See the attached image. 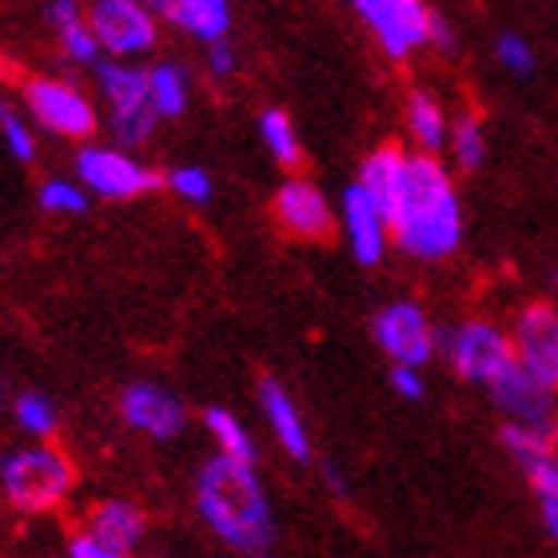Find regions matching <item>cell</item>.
<instances>
[{"label":"cell","instance_id":"1","mask_svg":"<svg viewBox=\"0 0 558 558\" xmlns=\"http://www.w3.org/2000/svg\"><path fill=\"white\" fill-rule=\"evenodd\" d=\"M391 244L415 259H447L463 244V199L451 168L435 156L408 151L396 199L387 204Z\"/></svg>","mask_w":558,"mask_h":558},{"label":"cell","instance_id":"2","mask_svg":"<svg viewBox=\"0 0 558 558\" xmlns=\"http://www.w3.org/2000/svg\"><path fill=\"white\" fill-rule=\"evenodd\" d=\"M196 511L208 531L240 558H271L276 511L256 463H232L211 454L196 471Z\"/></svg>","mask_w":558,"mask_h":558},{"label":"cell","instance_id":"3","mask_svg":"<svg viewBox=\"0 0 558 558\" xmlns=\"http://www.w3.org/2000/svg\"><path fill=\"white\" fill-rule=\"evenodd\" d=\"M76 487V466L57 442H24L0 454V495L12 511L48 514Z\"/></svg>","mask_w":558,"mask_h":558},{"label":"cell","instance_id":"4","mask_svg":"<svg viewBox=\"0 0 558 558\" xmlns=\"http://www.w3.org/2000/svg\"><path fill=\"white\" fill-rule=\"evenodd\" d=\"M96 93L105 100V129L112 136V148L136 151L144 148L160 120L148 108V76L144 64H124V60H100L93 69Z\"/></svg>","mask_w":558,"mask_h":558},{"label":"cell","instance_id":"5","mask_svg":"<svg viewBox=\"0 0 558 558\" xmlns=\"http://www.w3.org/2000/svg\"><path fill=\"white\" fill-rule=\"evenodd\" d=\"M435 351L451 363L459 379L475 387L499 384L514 367L511 331H502L495 319H463L451 327H435Z\"/></svg>","mask_w":558,"mask_h":558},{"label":"cell","instance_id":"6","mask_svg":"<svg viewBox=\"0 0 558 558\" xmlns=\"http://www.w3.org/2000/svg\"><path fill=\"white\" fill-rule=\"evenodd\" d=\"M24 117L40 132H52L60 140H93L100 129V108L81 84L64 81V76H24L21 84Z\"/></svg>","mask_w":558,"mask_h":558},{"label":"cell","instance_id":"7","mask_svg":"<svg viewBox=\"0 0 558 558\" xmlns=\"http://www.w3.org/2000/svg\"><path fill=\"white\" fill-rule=\"evenodd\" d=\"M72 172L88 196L100 199H140L163 184V175L140 160L136 151L112 148V144H81Z\"/></svg>","mask_w":558,"mask_h":558},{"label":"cell","instance_id":"8","mask_svg":"<svg viewBox=\"0 0 558 558\" xmlns=\"http://www.w3.org/2000/svg\"><path fill=\"white\" fill-rule=\"evenodd\" d=\"M84 16H88V28H93L105 60L136 64L140 57H148L151 48L160 45V16L140 0H96Z\"/></svg>","mask_w":558,"mask_h":558},{"label":"cell","instance_id":"9","mask_svg":"<svg viewBox=\"0 0 558 558\" xmlns=\"http://www.w3.org/2000/svg\"><path fill=\"white\" fill-rule=\"evenodd\" d=\"M372 339L391 360V367H418L423 372V363L439 355L435 351V324L415 300L384 303L372 319Z\"/></svg>","mask_w":558,"mask_h":558},{"label":"cell","instance_id":"10","mask_svg":"<svg viewBox=\"0 0 558 558\" xmlns=\"http://www.w3.org/2000/svg\"><path fill=\"white\" fill-rule=\"evenodd\" d=\"M363 28L387 60H411L430 40V9L423 0H355Z\"/></svg>","mask_w":558,"mask_h":558},{"label":"cell","instance_id":"11","mask_svg":"<svg viewBox=\"0 0 558 558\" xmlns=\"http://www.w3.org/2000/svg\"><path fill=\"white\" fill-rule=\"evenodd\" d=\"M514 367L526 372L538 387L558 396V307L555 303H526L511 324Z\"/></svg>","mask_w":558,"mask_h":558},{"label":"cell","instance_id":"12","mask_svg":"<svg viewBox=\"0 0 558 558\" xmlns=\"http://www.w3.org/2000/svg\"><path fill=\"white\" fill-rule=\"evenodd\" d=\"M120 418L129 423L136 435H148L156 442L180 439L187 430V403L163 384L140 379L120 391Z\"/></svg>","mask_w":558,"mask_h":558},{"label":"cell","instance_id":"13","mask_svg":"<svg viewBox=\"0 0 558 558\" xmlns=\"http://www.w3.org/2000/svg\"><path fill=\"white\" fill-rule=\"evenodd\" d=\"M271 211L283 232H291L295 240H327L336 232V204L327 199V192L303 175H291L276 187Z\"/></svg>","mask_w":558,"mask_h":558},{"label":"cell","instance_id":"14","mask_svg":"<svg viewBox=\"0 0 558 558\" xmlns=\"http://www.w3.org/2000/svg\"><path fill=\"white\" fill-rule=\"evenodd\" d=\"M339 223H343V240H348L351 256L360 264H379L391 247V228H387V216L375 208L372 199L363 196L360 187L351 184L343 187V199H339Z\"/></svg>","mask_w":558,"mask_h":558},{"label":"cell","instance_id":"15","mask_svg":"<svg viewBox=\"0 0 558 558\" xmlns=\"http://www.w3.org/2000/svg\"><path fill=\"white\" fill-rule=\"evenodd\" d=\"M490 403L507 415V423H523V427H555V396L547 387H538L535 379L519 367L502 375L499 384H490Z\"/></svg>","mask_w":558,"mask_h":558},{"label":"cell","instance_id":"16","mask_svg":"<svg viewBox=\"0 0 558 558\" xmlns=\"http://www.w3.org/2000/svg\"><path fill=\"white\" fill-rule=\"evenodd\" d=\"M144 531H148V514L132 499H100L84 514V535L120 555H132L144 543Z\"/></svg>","mask_w":558,"mask_h":558},{"label":"cell","instance_id":"17","mask_svg":"<svg viewBox=\"0 0 558 558\" xmlns=\"http://www.w3.org/2000/svg\"><path fill=\"white\" fill-rule=\"evenodd\" d=\"M259 411L268 418L276 442L288 451V459L312 463V427L303 423V411L295 408L291 391L279 384V379H264V384H259Z\"/></svg>","mask_w":558,"mask_h":558},{"label":"cell","instance_id":"18","mask_svg":"<svg viewBox=\"0 0 558 558\" xmlns=\"http://www.w3.org/2000/svg\"><path fill=\"white\" fill-rule=\"evenodd\" d=\"M156 16L168 21L175 33L192 36L199 45H220L232 33V4L228 0H163Z\"/></svg>","mask_w":558,"mask_h":558},{"label":"cell","instance_id":"19","mask_svg":"<svg viewBox=\"0 0 558 558\" xmlns=\"http://www.w3.org/2000/svg\"><path fill=\"white\" fill-rule=\"evenodd\" d=\"M403 124H408L411 144H415V156L442 160L447 136H451V117H447V105L439 96L427 93V88H415L408 96V108H403Z\"/></svg>","mask_w":558,"mask_h":558},{"label":"cell","instance_id":"20","mask_svg":"<svg viewBox=\"0 0 558 558\" xmlns=\"http://www.w3.org/2000/svg\"><path fill=\"white\" fill-rule=\"evenodd\" d=\"M45 12H48V24H52L57 45L69 64L96 69V64L105 60V52H100V45H96V36H93V28H88V16H84L81 4H72V0H52Z\"/></svg>","mask_w":558,"mask_h":558},{"label":"cell","instance_id":"21","mask_svg":"<svg viewBox=\"0 0 558 558\" xmlns=\"http://www.w3.org/2000/svg\"><path fill=\"white\" fill-rule=\"evenodd\" d=\"M148 76V108L156 120H180L192 105V76L175 60H156L144 69Z\"/></svg>","mask_w":558,"mask_h":558},{"label":"cell","instance_id":"22","mask_svg":"<svg viewBox=\"0 0 558 558\" xmlns=\"http://www.w3.org/2000/svg\"><path fill=\"white\" fill-rule=\"evenodd\" d=\"M403 168H408V151L399 148V144H384V148H375L372 156L363 160L355 187H360L363 196L372 199L375 208L387 216V204L396 199L399 180H403Z\"/></svg>","mask_w":558,"mask_h":558},{"label":"cell","instance_id":"23","mask_svg":"<svg viewBox=\"0 0 558 558\" xmlns=\"http://www.w3.org/2000/svg\"><path fill=\"white\" fill-rule=\"evenodd\" d=\"M204 430L216 442V454L232 459V463H256V439L244 427V418L228 408H208L204 411Z\"/></svg>","mask_w":558,"mask_h":558},{"label":"cell","instance_id":"24","mask_svg":"<svg viewBox=\"0 0 558 558\" xmlns=\"http://www.w3.org/2000/svg\"><path fill=\"white\" fill-rule=\"evenodd\" d=\"M12 423L21 435H28V442H52L60 427V411L52 403V396L45 391H21V396H12Z\"/></svg>","mask_w":558,"mask_h":558},{"label":"cell","instance_id":"25","mask_svg":"<svg viewBox=\"0 0 558 558\" xmlns=\"http://www.w3.org/2000/svg\"><path fill=\"white\" fill-rule=\"evenodd\" d=\"M447 156L454 160V168L463 172H478L487 163V129L478 112H463L451 120V136H447Z\"/></svg>","mask_w":558,"mask_h":558},{"label":"cell","instance_id":"26","mask_svg":"<svg viewBox=\"0 0 558 558\" xmlns=\"http://www.w3.org/2000/svg\"><path fill=\"white\" fill-rule=\"evenodd\" d=\"M502 447H507V454L526 471V466L543 463V459H555L558 435H555V427H523V423H507V427H502Z\"/></svg>","mask_w":558,"mask_h":558},{"label":"cell","instance_id":"27","mask_svg":"<svg viewBox=\"0 0 558 558\" xmlns=\"http://www.w3.org/2000/svg\"><path fill=\"white\" fill-rule=\"evenodd\" d=\"M259 140L268 144V151L283 168H295L303 160L300 132H295V124H291V117L283 108H264L259 112Z\"/></svg>","mask_w":558,"mask_h":558},{"label":"cell","instance_id":"28","mask_svg":"<svg viewBox=\"0 0 558 558\" xmlns=\"http://www.w3.org/2000/svg\"><path fill=\"white\" fill-rule=\"evenodd\" d=\"M36 204L48 216H84V211L93 208V196L76 184V175H48L36 187Z\"/></svg>","mask_w":558,"mask_h":558},{"label":"cell","instance_id":"29","mask_svg":"<svg viewBox=\"0 0 558 558\" xmlns=\"http://www.w3.org/2000/svg\"><path fill=\"white\" fill-rule=\"evenodd\" d=\"M526 483L535 490L538 514H543L547 535L558 543V454L555 459H543V463H535V466H526Z\"/></svg>","mask_w":558,"mask_h":558},{"label":"cell","instance_id":"30","mask_svg":"<svg viewBox=\"0 0 558 558\" xmlns=\"http://www.w3.org/2000/svg\"><path fill=\"white\" fill-rule=\"evenodd\" d=\"M163 187H168L175 199L192 204V208H204L211 199V172L199 168V163H180V168H172V172L163 175Z\"/></svg>","mask_w":558,"mask_h":558},{"label":"cell","instance_id":"31","mask_svg":"<svg viewBox=\"0 0 558 558\" xmlns=\"http://www.w3.org/2000/svg\"><path fill=\"white\" fill-rule=\"evenodd\" d=\"M0 140H4V151H9L12 160L21 163H33L36 160V129L28 124L24 112H4L0 117Z\"/></svg>","mask_w":558,"mask_h":558},{"label":"cell","instance_id":"32","mask_svg":"<svg viewBox=\"0 0 558 558\" xmlns=\"http://www.w3.org/2000/svg\"><path fill=\"white\" fill-rule=\"evenodd\" d=\"M495 60L514 76H531L535 72V45H526V36L499 33L495 36Z\"/></svg>","mask_w":558,"mask_h":558},{"label":"cell","instance_id":"33","mask_svg":"<svg viewBox=\"0 0 558 558\" xmlns=\"http://www.w3.org/2000/svg\"><path fill=\"white\" fill-rule=\"evenodd\" d=\"M204 64H208V76L232 81L235 72H240V52H235L232 40H220V45H211L208 52H204Z\"/></svg>","mask_w":558,"mask_h":558},{"label":"cell","instance_id":"34","mask_svg":"<svg viewBox=\"0 0 558 558\" xmlns=\"http://www.w3.org/2000/svg\"><path fill=\"white\" fill-rule=\"evenodd\" d=\"M387 384H391V391H396L399 399H411V403H418V399H423V391H427V384H423V372H418V367H391Z\"/></svg>","mask_w":558,"mask_h":558},{"label":"cell","instance_id":"35","mask_svg":"<svg viewBox=\"0 0 558 558\" xmlns=\"http://www.w3.org/2000/svg\"><path fill=\"white\" fill-rule=\"evenodd\" d=\"M64 555L69 558H132V555H120V550L105 547V543H96V538H88L84 531H76V535L69 538Z\"/></svg>","mask_w":558,"mask_h":558},{"label":"cell","instance_id":"36","mask_svg":"<svg viewBox=\"0 0 558 558\" xmlns=\"http://www.w3.org/2000/svg\"><path fill=\"white\" fill-rule=\"evenodd\" d=\"M430 48H442V52H454L459 36H454V24L442 16V12H430Z\"/></svg>","mask_w":558,"mask_h":558},{"label":"cell","instance_id":"37","mask_svg":"<svg viewBox=\"0 0 558 558\" xmlns=\"http://www.w3.org/2000/svg\"><path fill=\"white\" fill-rule=\"evenodd\" d=\"M324 483H327V487H331V495H343V490H348V483L339 478L336 466H324Z\"/></svg>","mask_w":558,"mask_h":558},{"label":"cell","instance_id":"38","mask_svg":"<svg viewBox=\"0 0 558 558\" xmlns=\"http://www.w3.org/2000/svg\"><path fill=\"white\" fill-rule=\"evenodd\" d=\"M4 399H9V384H4V375H0V408H4Z\"/></svg>","mask_w":558,"mask_h":558},{"label":"cell","instance_id":"39","mask_svg":"<svg viewBox=\"0 0 558 558\" xmlns=\"http://www.w3.org/2000/svg\"><path fill=\"white\" fill-rule=\"evenodd\" d=\"M4 112H9V105H4V96H0V117H4Z\"/></svg>","mask_w":558,"mask_h":558},{"label":"cell","instance_id":"40","mask_svg":"<svg viewBox=\"0 0 558 558\" xmlns=\"http://www.w3.org/2000/svg\"><path fill=\"white\" fill-rule=\"evenodd\" d=\"M555 295H558V276H555Z\"/></svg>","mask_w":558,"mask_h":558},{"label":"cell","instance_id":"41","mask_svg":"<svg viewBox=\"0 0 558 558\" xmlns=\"http://www.w3.org/2000/svg\"><path fill=\"white\" fill-rule=\"evenodd\" d=\"M156 558H163V555H156Z\"/></svg>","mask_w":558,"mask_h":558}]
</instances>
